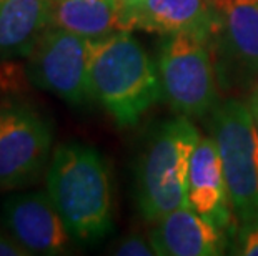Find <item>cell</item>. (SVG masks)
I'll use <instances>...</instances> for the list:
<instances>
[{
	"mask_svg": "<svg viewBox=\"0 0 258 256\" xmlns=\"http://www.w3.org/2000/svg\"><path fill=\"white\" fill-rule=\"evenodd\" d=\"M47 192L80 243H95L113 230V198L108 166L97 148L65 141L52 151Z\"/></svg>",
	"mask_w": 258,
	"mask_h": 256,
	"instance_id": "6da1fadb",
	"label": "cell"
},
{
	"mask_svg": "<svg viewBox=\"0 0 258 256\" xmlns=\"http://www.w3.org/2000/svg\"><path fill=\"white\" fill-rule=\"evenodd\" d=\"M90 90L120 127L135 125L163 99L157 62L132 30L90 40Z\"/></svg>",
	"mask_w": 258,
	"mask_h": 256,
	"instance_id": "7a4b0ae2",
	"label": "cell"
},
{
	"mask_svg": "<svg viewBox=\"0 0 258 256\" xmlns=\"http://www.w3.org/2000/svg\"><path fill=\"white\" fill-rule=\"evenodd\" d=\"M199 140V130L182 115L152 133L135 170L137 203L145 220L157 221L180 206H188L186 178Z\"/></svg>",
	"mask_w": 258,
	"mask_h": 256,
	"instance_id": "3957f363",
	"label": "cell"
},
{
	"mask_svg": "<svg viewBox=\"0 0 258 256\" xmlns=\"http://www.w3.org/2000/svg\"><path fill=\"white\" fill-rule=\"evenodd\" d=\"M210 117L233 215L240 225L258 221V128L248 102L218 100Z\"/></svg>",
	"mask_w": 258,
	"mask_h": 256,
	"instance_id": "277c9868",
	"label": "cell"
},
{
	"mask_svg": "<svg viewBox=\"0 0 258 256\" xmlns=\"http://www.w3.org/2000/svg\"><path fill=\"white\" fill-rule=\"evenodd\" d=\"M157 57L163 99L177 115L200 118L218 103L210 42L197 34L163 35Z\"/></svg>",
	"mask_w": 258,
	"mask_h": 256,
	"instance_id": "5b68a950",
	"label": "cell"
},
{
	"mask_svg": "<svg viewBox=\"0 0 258 256\" xmlns=\"http://www.w3.org/2000/svg\"><path fill=\"white\" fill-rule=\"evenodd\" d=\"M89 65V39L48 27L29 53V77L38 89L82 107L93 99Z\"/></svg>",
	"mask_w": 258,
	"mask_h": 256,
	"instance_id": "8992f818",
	"label": "cell"
},
{
	"mask_svg": "<svg viewBox=\"0 0 258 256\" xmlns=\"http://www.w3.org/2000/svg\"><path fill=\"white\" fill-rule=\"evenodd\" d=\"M52 128L35 108H0V192L24 188L37 182L48 166Z\"/></svg>",
	"mask_w": 258,
	"mask_h": 256,
	"instance_id": "52a82bcc",
	"label": "cell"
},
{
	"mask_svg": "<svg viewBox=\"0 0 258 256\" xmlns=\"http://www.w3.org/2000/svg\"><path fill=\"white\" fill-rule=\"evenodd\" d=\"M213 4L217 24L210 47L215 63H220L217 73L230 80H258V0H213Z\"/></svg>",
	"mask_w": 258,
	"mask_h": 256,
	"instance_id": "ba28073f",
	"label": "cell"
},
{
	"mask_svg": "<svg viewBox=\"0 0 258 256\" xmlns=\"http://www.w3.org/2000/svg\"><path fill=\"white\" fill-rule=\"evenodd\" d=\"M2 223L30 254H63L69 251V228L48 192L15 193L2 201Z\"/></svg>",
	"mask_w": 258,
	"mask_h": 256,
	"instance_id": "9c48e42d",
	"label": "cell"
},
{
	"mask_svg": "<svg viewBox=\"0 0 258 256\" xmlns=\"http://www.w3.org/2000/svg\"><path fill=\"white\" fill-rule=\"evenodd\" d=\"M120 30L158 35L186 32L210 42L217 24L213 0H130L118 7Z\"/></svg>",
	"mask_w": 258,
	"mask_h": 256,
	"instance_id": "30bf717a",
	"label": "cell"
},
{
	"mask_svg": "<svg viewBox=\"0 0 258 256\" xmlns=\"http://www.w3.org/2000/svg\"><path fill=\"white\" fill-rule=\"evenodd\" d=\"M186 203L220 230H228L232 205L228 198L222 158L213 137H200L190 158Z\"/></svg>",
	"mask_w": 258,
	"mask_h": 256,
	"instance_id": "8fae6325",
	"label": "cell"
},
{
	"mask_svg": "<svg viewBox=\"0 0 258 256\" xmlns=\"http://www.w3.org/2000/svg\"><path fill=\"white\" fill-rule=\"evenodd\" d=\"M225 231L190 206L170 211L157 220L150 241L160 256H217L225 249Z\"/></svg>",
	"mask_w": 258,
	"mask_h": 256,
	"instance_id": "7c38bea8",
	"label": "cell"
},
{
	"mask_svg": "<svg viewBox=\"0 0 258 256\" xmlns=\"http://www.w3.org/2000/svg\"><path fill=\"white\" fill-rule=\"evenodd\" d=\"M52 0H0V57H29L50 27Z\"/></svg>",
	"mask_w": 258,
	"mask_h": 256,
	"instance_id": "4fadbf2b",
	"label": "cell"
},
{
	"mask_svg": "<svg viewBox=\"0 0 258 256\" xmlns=\"http://www.w3.org/2000/svg\"><path fill=\"white\" fill-rule=\"evenodd\" d=\"M50 27L97 40L120 30L118 0H52Z\"/></svg>",
	"mask_w": 258,
	"mask_h": 256,
	"instance_id": "5bb4252c",
	"label": "cell"
},
{
	"mask_svg": "<svg viewBox=\"0 0 258 256\" xmlns=\"http://www.w3.org/2000/svg\"><path fill=\"white\" fill-rule=\"evenodd\" d=\"M112 254H118V256H152L157 254L155 249H153L152 241H147V239L139 235V233H132L122 238L120 241L112 248Z\"/></svg>",
	"mask_w": 258,
	"mask_h": 256,
	"instance_id": "9a60e30c",
	"label": "cell"
},
{
	"mask_svg": "<svg viewBox=\"0 0 258 256\" xmlns=\"http://www.w3.org/2000/svg\"><path fill=\"white\" fill-rule=\"evenodd\" d=\"M237 254L258 256V221L241 225V231L238 235Z\"/></svg>",
	"mask_w": 258,
	"mask_h": 256,
	"instance_id": "2e32d148",
	"label": "cell"
},
{
	"mask_svg": "<svg viewBox=\"0 0 258 256\" xmlns=\"http://www.w3.org/2000/svg\"><path fill=\"white\" fill-rule=\"evenodd\" d=\"M30 253L22 246L9 231L0 228V256H29Z\"/></svg>",
	"mask_w": 258,
	"mask_h": 256,
	"instance_id": "e0dca14e",
	"label": "cell"
},
{
	"mask_svg": "<svg viewBox=\"0 0 258 256\" xmlns=\"http://www.w3.org/2000/svg\"><path fill=\"white\" fill-rule=\"evenodd\" d=\"M248 105H250V110H251V115L255 118V123H256V128H258V83L255 85L253 92L250 94L248 97Z\"/></svg>",
	"mask_w": 258,
	"mask_h": 256,
	"instance_id": "ac0fdd59",
	"label": "cell"
},
{
	"mask_svg": "<svg viewBox=\"0 0 258 256\" xmlns=\"http://www.w3.org/2000/svg\"><path fill=\"white\" fill-rule=\"evenodd\" d=\"M127 2H130V0H118V7H120L122 4H127Z\"/></svg>",
	"mask_w": 258,
	"mask_h": 256,
	"instance_id": "d6986e66",
	"label": "cell"
}]
</instances>
